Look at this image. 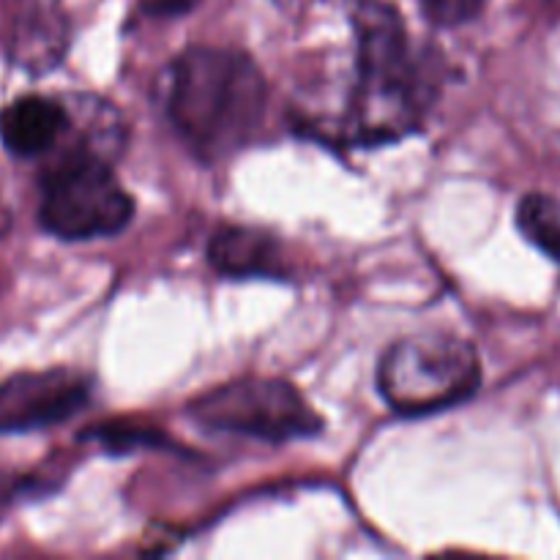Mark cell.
Returning a JSON list of instances; mask_svg holds the SVG:
<instances>
[{
	"instance_id": "1",
	"label": "cell",
	"mask_w": 560,
	"mask_h": 560,
	"mask_svg": "<svg viewBox=\"0 0 560 560\" xmlns=\"http://www.w3.org/2000/svg\"><path fill=\"white\" fill-rule=\"evenodd\" d=\"M266 80L244 52L191 47L170 63L164 109L200 159H222L249 142L266 115Z\"/></svg>"
},
{
	"instance_id": "10",
	"label": "cell",
	"mask_w": 560,
	"mask_h": 560,
	"mask_svg": "<svg viewBox=\"0 0 560 560\" xmlns=\"http://www.w3.org/2000/svg\"><path fill=\"white\" fill-rule=\"evenodd\" d=\"M63 49V31L55 22H31L14 38V58L27 69H49Z\"/></svg>"
},
{
	"instance_id": "11",
	"label": "cell",
	"mask_w": 560,
	"mask_h": 560,
	"mask_svg": "<svg viewBox=\"0 0 560 560\" xmlns=\"http://www.w3.org/2000/svg\"><path fill=\"white\" fill-rule=\"evenodd\" d=\"M487 0H421L427 20L441 27H457L481 14Z\"/></svg>"
},
{
	"instance_id": "9",
	"label": "cell",
	"mask_w": 560,
	"mask_h": 560,
	"mask_svg": "<svg viewBox=\"0 0 560 560\" xmlns=\"http://www.w3.org/2000/svg\"><path fill=\"white\" fill-rule=\"evenodd\" d=\"M517 224L525 238L545 252L550 260L560 266V197L558 195H534L523 197L517 208Z\"/></svg>"
},
{
	"instance_id": "3",
	"label": "cell",
	"mask_w": 560,
	"mask_h": 560,
	"mask_svg": "<svg viewBox=\"0 0 560 560\" xmlns=\"http://www.w3.org/2000/svg\"><path fill=\"white\" fill-rule=\"evenodd\" d=\"M481 383L479 353L454 334L399 339L377 366V392L402 416H424L465 402Z\"/></svg>"
},
{
	"instance_id": "13",
	"label": "cell",
	"mask_w": 560,
	"mask_h": 560,
	"mask_svg": "<svg viewBox=\"0 0 560 560\" xmlns=\"http://www.w3.org/2000/svg\"><path fill=\"white\" fill-rule=\"evenodd\" d=\"M556 3H560V0H556Z\"/></svg>"
},
{
	"instance_id": "2",
	"label": "cell",
	"mask_w": 560,
	"mask_h": 560,
	"mask_svg": "<svg viewBox=\"0 0 560 560\" xmlns=\"http://www.w3.org/2000/svg\"><path fill=\"white\" fill-rule=\"evenodd\" d=\"M355 85L350 93L348 135L364 145L399 140L424 118L432 98L430 77L416 60L405 22L383 0H359L353 9Z\"/></svg>"
},
{
	"instance_id": "8",
	"label": "cell",
	"mask_w": 560,
	"mask_h": 560,
	"mask_svg": "<svg viewBox=\"0 0 560 560\" xmlns=\"http://www.w3.org/2000/svg\"><path fill=\"white\" fill-rule=\"evenodd\" d=\"M208 260L224 277H279L282 246L262 230L224 228L211 238Z\"/></svg>"
},
{
	"instance_id": "4",
	"label": "cell",
	"mask_w": 560,
	"mask_h": 560,
	"mask_svg": "<svg viewBox=\"0 0 560 560\" xmlns=\"http://www.w3.org/2000/svg\"><path fill=\"white\" fill-rule=\"evenodd\" d=\"M131 217L135 200L104 153L77 145L44 170L38 222L55 238H104L120 233Z\"/></svg>"
},
{
	"instance_id": "6",
	"label": "cell",
	"mask_w": 560,
	"mask_h": 560,
	"mask_svg": "<svg viewBox=\"0 0 560 560\" xmlns=\"http://www.w3.org/2000/svg\"><path fill=\"white\" fill-rule=\"evenodd\" d=\"M91 377L82 372H20L0 383V435H22L74 419L91 399Z\"/></svg>"
},
{
	"instance_id": "7",
	"label": "cell",
	"mask_w": 560,
	"mask_h": 560,
	"mask_svg": "<svg viewBox=\"0 0 560 560\" xmlns=\"http://www.w3.org/2000/svg\"><path fill=\"white\" fill-rule=\"evenodd\" d=\"M69 126V107L52 96L31 93L0 109V142L20 159H36L55 151Z\"/></svg>"
},
{
	"instance_id": "5",
	"label": "cell",
	"mask_w": 560,
	"mask_h": 560,
	"mask_svg": "<svg viewBox=\"0 0 560 560\" xmlns=\"http://www.w3.org/2000/svg\"><path fill=\"white\" fill-rule=\"evenodd\" d=\"M189 416L213 432H233L268 443L317 435L323 427L320 416L290 383L266 377L211 388L189 405Z\"/></svg>"
},
{
	"instance_id": "12",
	"label": "cell",
	"mask_w": 560,
	"mask_h": 560,
	"mask_svg": "<svg viewBox=\"0 0 560 560\" xmlns=\"http://www.w3.org/2000/svg\"><path fill=\"white\" fill-rule=\"evenodd\" d=\"M197 3H200V0H151V11L162 16H180Z\"/></svg>"
}]
</instances>
